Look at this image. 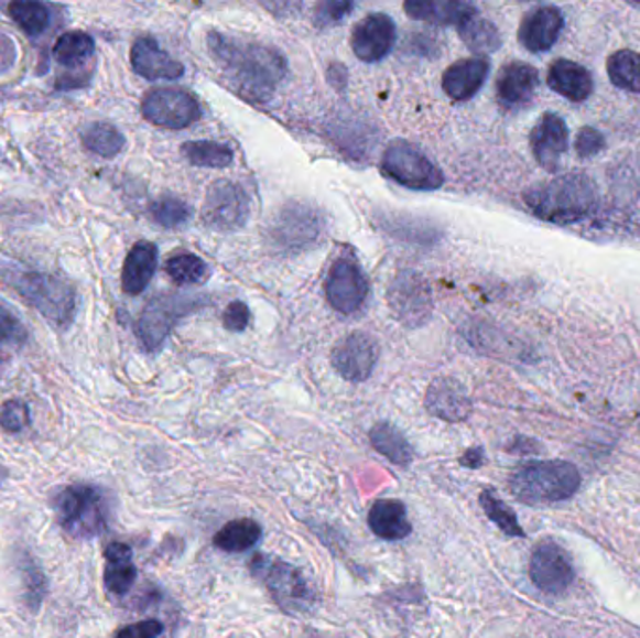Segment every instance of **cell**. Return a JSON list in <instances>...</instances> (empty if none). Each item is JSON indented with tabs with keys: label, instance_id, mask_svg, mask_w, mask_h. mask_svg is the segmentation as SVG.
Returning <instances> with one entry per match:
<instances>
[{
	"label": "cell",
	"instance_id": "6da1fadb",
	"mask_svg": "<svg viewBox=\"0 0 640 638\" xmlns=\"http://www.w3.org/2000/svg\"><path fill=\"white\" fill-rule=\"evenodd\" d=\"M208 50L230 85L256 104L272 98L289 72L285 56L274 47L249 44L218 31L208 34Z\"/></svg>",
	"mask_w": 640,
	"mask_h": 638
},
{
	"label": "cell",
	"instance_id": "f1b7e54d",
	"mask_svg": "<svg viewBox=\"0 0 640 638\" xmlns=\"http://www.w3.org/2000/svg\"><path fill=\"white\" fill-rule=\"evenodd\" d=\"M262 530L259 522L253 519H237L225 525L216 538H214V545L218 547L219 551L225 552H243L256 547L261 540Z\"/></svg>",
	"mask_w": 640,
	"mask_h": 638
},
{
	"label": "cell",
	"instance_id": "60d3db41",
	"mask_svg": "<svg viewBox=\"0 0 640 638\" xmlns=\"http://www.w3.org/2000/svg\"><path fill=\"white\" fill-rule=\"evenodd\" d=\"M31 423V412L23 401L12 399L0 407V428L7 433H19Z\"/></svg>",
	"mask_w": 640,
	"mask_h": 638
},
{
	"label": "cell",
	"instance_id": "4fadbf2b",
	"mask_svg": "<svg viewBox=\"0 0 640 638\" xmlns=\"http://www.w3.org/2000/svg\"><path fill=\"white\" fill-rule=\"evenodd\" d=\"M388 302L393 315L411 328L422 326L433 311L430 285L422 275L414 272L399 273L398 278L393 279L388 292Z\"/></svg>",
	"mask_w": 640,
	"mask_h": 638
},
{
	"label": "cell",
	"instance_id": "5b68a950",
	"mask_svg": "<svg viewBox=\"0 0 640 638\" xmlns=\"http://www.w3.org/2000/svg\"><path fill=\"white\" fill-rule=\"evenodd\" d=\"M10 285L55 328L68 329L77 310V294L68 281L47 272H12Z\"/></svg>",
	"mask_w": 640,
	"mask_h": 638
},
{
	"label": "cell",
	"instance_id": "d4e9b609",
	"mask_svg": "<svg viewBox=\"0 0 640 638\" xmlns=\"http://www.w3.org/2000/svg\"><path fill=\"white\" fill-rule=\"evenodd\" d=\"M158 268V248L154 244L138 242L126 257L122 270V291L138 296L149 286Z\"/></svg>",
	"mask_w": 640,
	"mask_h": 638
},
{
	"label": "cell",
	"instance_id": "ac0fdd59",
	"mask_svg": "<svg viewBox=\"0 0 640 638\" xmlns=\"http://www.w3.org/2000/svg\"><path fill=\"white\" fill-rule=\"evenodd\" d=\"M130 58L133 72L149 82H174L184 75V66L165 53L154 37L135 40Z\"/></svg>",
	"mask_w": 640,
	"mask_h": 638
},
{
	"label": "cell",
	"instance_id": "e575fe53",
	"mask_svg": "<svg viewBox=\"0 0 640 638\" xmlns=\"http://www.w3.org/2000/svg\"><path fill=\"white\" fill-rule=\"evenodd\" d=\"M10 18L18 23L19 29L25 32L26 36L36 37L42 36L51 25L50 8L42 4V2H12L8 7Z\"/></svg>",
	"mask_w": 640,
	"mask_h": 638
},
{
	"label": "cell",
	"instance_id": "8d00e7d4",
	"mask_svg": "<svg viewBox=\"0 0 640 638\" xmlns=\"http://www.w3.org/2000/svg\"><path fill=\"white\" fill-rule=\"evenodd\" d=\"M479 504L484 508L487 517L491 519L495 525H497L503 533H508L511 538H522L524 536V530H522L521 525L517 521V515L513 513V509L498 498L492 490H484L479 495Z\"/></svg>",
	"mask_w": 640,
	"mask_h": 638
},
{
	"label": "cell",
	"instance_id": "74e56055",
	"mask_svg": "<svg viewBox=\"0 0 640 638\" xmlns=\"http://www.w3.org/2000/svg\"><path fill=\"white\" fill-rule=\"evenodd\" d=\"M149 212L150 217L165 229H181L192 219V208L176 197L158 198Z\"/></svg>",
	"mask_w": 640,
	"mask_h": 638
},
{
	"label": "cell",
	"instance_id": "1f68e13d",
	"mask_svg": "<svg viewBox=\"0 0 640 638\" xmlns=\"http://www.w3.org/2000/svg\"><path fill=\"white\" fill-rule=\"evenodd\" d=\"M182 154L187 162L197 167L224 169L229 167L235 160V152L229 144L216 141H192L182 144Z\"/></svg>",
	"mask_w": 640,
	"mask_h": 638
},
{
	"label": "cell",
	"instance_id": "7402d4cb",
	"mask_svg": "<svg viewBox=\"0 0 640 638\" xmlns=\"http://www.w3.org/2000/svg\"><path fill=\"white\" fill-rule=\"evenodd\" d=\"M491 72V64L484 56L465 58L452 64L442 75V88L455 101H467L479 93Z\"/></svg>",
	"mask_w": 640,
	"mask_h": 638
},
{
	"label": "cell",
	"instance_id": "3957f363",
	"mask_svg": "<svg viewBox=\"0 0 640 638\" xmlns=\"http://www.w3.org/2000/svg\"><path fill=\"white\" fill-rule=\"evenodd\" d=\"M578 487L581 474L567 461H530L510 476L511 495L530 506L566 502Z\"/></svg>",
	"mask_w": 640,
	"mask_h": 638
},
{
	"label": "cell",
	"instance_id": "ffe728a7",
	"mask_svg": "<svg viewBox=\"0 0 640 638\" xmlns=\"http://www.w3.org/2000/svg\"><path fill=\"white\" fill-rule=\"evenodd\" d=\"M564 29V15L556 7H538L522 18L519 42L530 53H543L558 42Z\"/></svg>",
	"mask_w": 640,
	"mask_h": 638
},
{
	"label": "cell",
	"instance_id": "c3c4849f",
	"mask_svg": "<svg viewBox=\"0 0 640 638\" xmlns=\"http://www.w3.org/2000/svg\"><path fill=\"white\" fill-rule=\"evenodd\" d=\"M7 476H8L7 468L0 465V485H2V482H4V479H7Z\"/></svg>",
	"mask_w": 640,
	"mask_h": 638
},
{
	"label": "cell",
	"instance_id": "603a6c76",
	"mask_svg": "<svg viewBox=\"0 0 640 638\" xmlns=\"http://www.w3.org/2000/svg\"><path fill=\"white\" fill-rule=\"evenodd\" d=\"M403 8L409 18L433 25L459 26L478 13L476 7L459 0H411Z\"/></svg>",
	"mask_w": 640,
	"mask_h": 638
},
{
	"label": "cell",
	"instance_id": "b9f144b4",
	"mask_svg": "<svg viewBox=\"0 0 640 638\" xmlns=\"http://www.w3.org/2000/svg\"><path fill=\"white\" fill-rule=\"evenodd\" d=\"M355 10L352 2H339V0H328V2H321L315 8V25L332 26L339 23L348 12Z\"/></svg>",
	"mask_w": 640,
	"mask_h": 638
},
{
	"label": "cell",
	"instance_id": "836d02e7",
	"mask_svg": "<svg viewBox=\"0 0 640 638\" xmlns=\"http://www.w3.org/2000/svg\"><path fill=\"white\" fill-rule=\"evenodd\" d=\"M82 141L85 149L101 155V158L119 155L126 144L124 136L115 126L107 125V122H96V125L88 126L87 130H83Z\"/></svg>",
	"mask_w": 640,
	"mask_h": 638
},
{
	"label": "cell",
	"instance_id": "d6a6232c",
	"mask_svg": "<svg viewBox=\"0 0 640 638\" xmlns=\"http://www.w3.org/2000/svg\"><path fill=\"white\" fill-rule=\"evenodd\" d=\"M612 85L628 93L640 94V55L634 51H616L607 63Z\"/></svg>",
	"mask_w": 640,
	"mask_h": 638
},
{
	"label": "cell",
	"instance_id": "ee69618b",
	"mask_svg": "<svg viewBox=\"0 0 640 638\" xmlns=\"http://www.w3.org/2000/svg\"><path fill=\"white\" fill-rule=\"evenodd\" d=\"M163 632V624L158 620H144L126 626L117 632V638H158Z\"/></svg>",
	"mask_w": 640,
	"mask_h": 638
},
{
	"label": "cell",
	"instance_id": "ab89813d",
	"mask_svg": "<svg viewBox=\"0 0 640 638\" xmlns=\"http://www.w3.org/2000/svg\"><path fill=\"white\" fill-rule=\"evenodd\" d=\"M29 342V332L18 316L0 305V345L21 348Z\"/></svg>",
	"mask_w": 640,
	"mask_h": 638
},
{
	"label": "cell",
	"instance_id": "52a82bcc",
	"mask_svg": "<svg viewBox=\"0 0 640 638\" xmlns=\"http://www.w3.org/2000/svg\"><path fill=\"white\" fill-rule=\"evenodd\" d=\"M382 171L401 186L433 192L444 184V174L422 150L406 141H393L382 154Z\"/></svg>",
	"mask_w": 640,
	"mask_h": 638
},
{
	"label": "cell",
	"instance_id": "4316f807",
	"mask_svg": "<svg viewBox=\"0 0 640 638\" xmlns=\"http://www.w3.org/2000/svg\"><path fill=\"white\" fill-rule=\"evenodd\" d=\"M106 571H104V584L107 592L112 595H126L138 578V567L133 564V552L126 543H111L107 545Z\"/></svg>",
	"mask_w": 640,
	"mask_h": 638
},
{
	"label": "cell",
	"instance_id": "30bf717a",
	"mask_svg": "<svg viewBox=\"0 0 640 638\" xmlns=\"http://www.w3.org/2000/svg\"><path fill=\"white\" fill-rule=\"evenodd\" d=\"M143 117L150 125L184 130L200 118V106L192 94L182 88H154L143 98Z\"/></svg>",
	"mask_w": 640,
	"mask_h": 638
},
{
	"label": "cell",
	"instance_id": "277c9868",
	"mask_svg": "<svg viewBox=\"0 0 640 638\" xmlns=\"http://www.w3.org/2000/svg\"><path fill=\"white\" fill-rule=\"evenodd\" d=\"M53 509L61 528L75 540H93L109 525L106 493L93 485H69L56 490Z\"/></svg>",
	"mask_w": 640,
	"mask_h": 638
},
{
	"label": "cell",
	"instance_id": "83f0119b",
	"mask_svg": "<svg viewBox=\"0 0 640 638\" xmlns=\"http://www.w3.org/2000/svg\"><path fill=\"white\" fill-rule=\"evenodd\" d=\"M369 441L373 444L375 450L380 455H384L393 465H411L412 458H414L411 444L398 428H393L392 423H377L369 431Z\"/></svg>",
	"mask_w": 640,
	"mask_h": 638
},
{
	"label": "cell",
	"instance_id": "7c38bea8",
	"mask_svg": "<svg viewBox=\"0 0 640 638\" xmlns=\"http://www.w3.org/2000/svg\"><path fill=\"white\" fill-rule=\"evenodd\" d=\"M324 291L334 310L343 315H352L367 300L369 281L355 259L341 257L329 268Z\"/></svg>",
	"mask_w": 640,
	"mask_h": 638
},
{
	"label": "cell",
	"instance_id": "d6986e66",
	"mask_svg": "<svg viewBox=\"0 0 640 638\" xmlns=\"http://www.w3.org/2000/svg\"><path fill=\"white\" fill-rule=\"evenodd\" d=\"M538 87L540 74L534 66L524 63L506 64L497 79L498 104L508 111L522 109L532 101Z\"/></svg>",
	"mask_w": 640,
	"mask_h": 638
},
{
	"label": "cell",
	"instance_id": "44dd1931",
	"mask_svg": "<svg viewBox=\"0 0 640 638\" xmlns=\"http://www.w3.org/2000/svg\"><path fill=\"white\" fill-rule=\"evenodd\" d=\"M425 409L444 422H463L470 414L467 390L455 378L441 377L433 380L425 393Z\"/></svg>",
	"mask_w": 640,
	"mask_h": 638
},
{
	"label": "cell",
	"instance_id": "7a4b0ae2",
	"mask_svg": "<svg viewBox=\"0 0 640 638\" xmlns=\"http://www.w3.org/2000/svg\"><path fill=\"white\" fill-rule=\"evenodd\" d=\"M524 203L545 221L575 224L594 212L597 192L586 174L570 173L530 187Z\"/></svg>",
	"mask_w": 640,
	"mask_h": 638
},
{
	"label": "cell",
	"instance_id": "cb8c5ba5",
	"mask_svg": "<svg viewBox=\"0 0 640 638\" xmlns=\"http://www.w3.org/2000/svg\"><path fill=\"white\" fill-rule=\"evenodd\" d=\"M547 83L554 93L572 101H585L594 90L590 72L567 58H558L549 66Z\"/></svg>",
	"mask_w": 640,
	"mask_h": 638
},
{
	"label": "cell",
	"instance_id": "2e32d148",
	"mask_svg": "<svg viewBox=\"0 0 640 638\" xmlns=\"http://www.w3.org/2000/svg\"><path fill=\"white\" fill-rule=\"evenodd\" d=\"M395 44V23L386 13H369L355 26L350 45L361 63H379Z\"/></svg>",
	"mask_w": 640,
	"mask_h": 638
},
{
	"label": "cell",
	"instance_id": "8fae6325",
	"mask_svg": "<svg viewBox=\"0 0 640 638\" xmlns=\"http://www.w3.org/2000/svg\"><path fill=\"white\" fill-rule=\"evenodd\" d=\"M535 588L545 594H564L575 581L572 558L556 541L545 540L535 545L529 565Z\"/></svg>",
	"mask_w": 640,
	"mask_h": 638
},
{
	"label": "cell",
	"instance_id": "f6af8a7d",
	"mask_svg": "<svg viewBox=\"0 0 640 638\" xmlns=\"http://www.w3.org/2000/svg\"><path fill=\"white\" fill-rule=\"evenodd\" d=\"M249 310L243 302H232V304L225 310L224 326L229 332H243L248 328Z\"/></svg>",
	"mask_w": 640,
	"mask_h": 638
},
{
	"label": "cell",
	"instance_id": "7dc6e473",
	"mask_svg": "<svg viewBox=\"0 0 640 638\" xmlns=\"http://www.w3.org/2000/svg\"><path fill=\"white\" fill-rule=\"evenodd\" d=\"M484 463V447H470V450H467L465 455L460 457V465L467 466V468H479Z\"/></svg>",
	"mask_w": 640,
	"mask_h": 638
},
{
	"label": "cell",
	"instance_id": "5bb4252c",
	"mask_svg": "<svg viewBox=\"0 0 640 638\" xmlns=\"http://www.w3.org/2000/svg\"><path fill=\"white\" fill-rule=\"evenodd\" d=\"M377 360H379V343L364 332L345 335L332 350V366L350 382H364L371 377Z\"/></svg>",
	"mask_w": 640,
	"mask_h": 638
},
{
	"label": "cell",
	"instance_id": "f35d334b",
	"mask_svg": "<svg viewBox=\"0 0 640 638\" xmlns=\"http://www.w3.org/2000/svg\"><path fill=\"white\" fill-rule=\"evenodd\" d=\"M21 576H23V586H25L26 605L32 610H37L40 603L45 597V590H47L44 571L31 556H25L23 564H21Z\"/></svg>",
	"mask_w": 640,
	"mask_h": 638
},
{
	"label": "cell",
	"instance_id": "bcb514c9",
	"mask_svg": "<svg viewBox=\"0 0 640 638\" xmlns=\"http://www.w3.org/2000/svg\"><path fill=\"white\" fill-rule=\"evenodd\" d=\"M18 61V45L12 37L0 34V74H7Z\"/></svg>",
	"mask_w": 640,
	"mask_h": 638
},
{
	"label": "cell",
	"instance_id": "d590c367",
	"mask_svg": "<svg viewBox=\"0 0 640 638\" xmlns=\"http://www.w3.org/2000/svg\"><path fill=\"white\" fill-rule=\"evenodd\" d=\"M165 270L176 285H199L210 273L206 262L193 253L174 255L165 264Z\"/></svg>",
	"mask_w": 640,
	"mask_h": 638
},
{
	"label": "cell",
	"instance_id": "7bdbcfd3",
	"mask_svg": "<svg viewBox=\"0 0 640 638\" xmlns=\"http://www.w3.org/2000/svg\"><path fill=\"white\" fill-rule=\"evenodd\" d=\"M575 149L581 158H594L605 149V139L599 131L594 128H583L578 131Z\"/></svg>",
	"mask_w": 640,
	"mask_h": 638
},
{
	"label": "cell",
	"instance_id": "ba28073f",
	"mask_svg": "<svg viewBox=\"0 0 640 638\" xmlns=\"http://www.w3.org/2000/svg\"><path fill=\"white\" fill-rule=\"evenodd\" d=\"M249 219V198L237 182H214L203 203V221L218 233L242 229Z\"/></svg>",
	"mask_w": 640,
	"mask_h": 638
},
{
	"label": "cell",
	"instance_id": "484cf974",
	"mask_svg": "<svg viewBox=\"0 0 640 638\" xmlns=\"http://www.w3.org/2000/svg\"><path fill=\"white\" fill-rule=\"evenodd\" d=\"M369 528L380 540L399 541L409 538L412 525L406 517V508L399 500H379L369 509Z\"/></svg>",
	"mask_w": 640,
	"mask_h": 638
},
{
	"label": "cell",
	"instance_id": "9c48e42d",
	"mask_svg": "<svg viewBox=\"0 0 640 638\" xmlns=\"http://www.w3.org/2000/svg\"><path fill=\"white\" fill-rule=\"evenodd\" d=\"M200 298L192 296H158L144 307L138 323V337L149 353H154L167 339L174 324L182 316L199 307Z\"/></svg>",
	"mask_w": 640,
	"mask_h": 638
},
{
	"label": "cell",
	"instance_id": "8992f818",
	"mask_svg": "<svg viewBox=\"0 0 640 638\" xmlns=\"http://www.w3.org/2000/svg\"><path fill=\"white\" fill-rule=\"evenodd\" d=\"M251 570L257 575H262V581L283 613L302 616L315 607L317 597L305 581L304 573L294 565L286 564L283 560L267 562V558L256 556Z\"/></svg>",
	"mask_w": 640,
	"mask_h": 638
},
{
	"label": "cell",
	"instance_id": "e0dca14e",
	"mask_svg": "<svg viewBox=\"0 0 640 638\" xmlns=\"http://www.w3.org/2000/svg\"><path fill=\"white\" fill-rule=\"evenodd\" d=\"M570 133L567 126L556 112H545L530 133V149L535 162L547 171H556L566 154Z\"/></svg>",
	"mask_w": 640,
	"mask_h": 638
},
{
	"label": "cell",
	"instance_id": "f546056e",
	"mask_svg": "<svg viewBox=\"0 0 640 638\" xmlns=\"http://www.w3.org/2000/svg\"><path fill=\"white\" fill-rule=\"evenodd\" d=\"M96 45L90 34L82 31L64 32L53 45V56L66 68H77L87 64L94 56Z\"/></svg>",
	"mask_w": 640,
	"mask_h": 638
},
{
	"label": "cell",
	"instance_id": "4dcf8cb0",
	"mask_svg": "<svg viewBox=\"0 0 640 638\" xmlns=\"http://www.w3.org/2000/svg\"><path fill=\"white\" fill-rule=\"evenodd\" d=\"M459 36L467 44L468 50L478 55L495 53L502 45V37L497 26L492 25L491 21L479 18L478 13L459 25Z\"/></svg>",
	"mask_w": 640,
	"mask_h": 638
},
{
	"label": "cell",
	"instance_id": "9a60e30c",
	"mask_svg": "<svg viewBox=\"0 0 640 638\" xmlns=\"http://www.w3.org/2000/svg\"><path fill=\"white\" fill-rule=\"evenodd\" d=\"M323 233V217L315 208L305 205H289L280 212L272 227L275 246L285 251H300L317 242Z\"/></svg>",
	"mask_w": 640,
	"mask_h": 638
}]
</instances>
